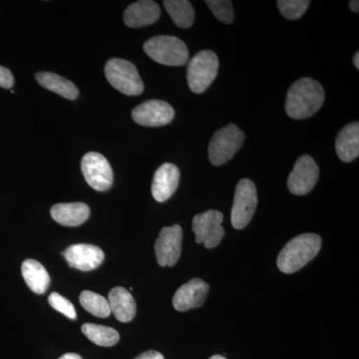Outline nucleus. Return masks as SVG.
<instances>
[{
    "label": "nucleus",
    "instance_id": "dca6fc26",
    "mask_svg": "<svg viewBox=\"0 0 359 359\" xmlns=\"http://www.w3.org/2000/svg\"><path fill=\"white\" fill-rule=\"evenodd\" d=\"M160 15V7L156 2L141 0L127 7L124 13V22L129 27H143L157 22Z\"/></svg>",
    "mask_w": 359,
    "mask_h": 359
},
{
    "label": "nucleus",
    "instance_id": "39448f33",
    "mask_svg": "<svg viewBox=\"0 0 359 359\" xmlns=\"http://www.w3.org/2000/svg\"><path fill=\"white\" fill-rule=\"evenodd\" d=\"M219 59L211 50H203L196 54L188 65L187 80L191 91L201 94L209 88L218 75Z\"/></svg>",
    "mask_w": 359,
    "mask_h": 359
},
{
    "label": "nucleus",
    "instance_id": "1a4fd4ad",
    "mask_svg": "<svg viewBox=\"0 0 359 359\" xmlns=\"http://www.w3.org/2000/svg\"><path fill=\"white\" fill-rule=\"evenodd\" d=\"M81 170L85 180L94 190H109L113 185V170L110 163L103 155L89 152L82 158Z\"/></svg>",
    "mask_w": 359,
    "mask_h": 359
},
{
    "label": "nucleus",
    "instance_id": "4468645a",
    "mask_svg": "<svg viewBox=\"0 0 359 359\" xmlns=\"http://www.w3.org/2000/svg\"><path fill=\"white\" fill-rule=\"evenodd\" d=\"M210 287L200 278H193L182 285L173 297V306L178 311L197 309L204 304Z\"/></svg>",
    "mask_w": 359,
    "mask_h": 359
},
{
    "label": "nucleus",
    "instance_id": "a878e982",
    "mask_svg": "<svg viewBox=\"0 0 359 359\" xmlns=\"http://www.w3.org/2000/svg\"><path fill=\"white\" fill-rule=\"evenodd\" d=\"M205 4L219 21L226 25L233 22L235 11L230 0H207Z\"/></svg>",
    "mask_w": 359,
    "mask_h": 359
},
{
    "label": "nucleus",
    "instance_id": "7ed1b4c3",
    "mask_svg": "<svg viewBox=\"0 0 359 359\" xmlns=\"http://www.w3.org/2000/svg\"><path fill=\"white\" fill-rule=\"evenodd\" d=\"M144 50L149 57L163 65L183 66L189 60L185 42L170 35H160L149 39L144 44Z\"/></svg>",
    "mask_w": 359,
    "mask_h": 359
},
{
    "label": "nucleus",
    "instance_id": "c756f323",
    "mask_svg": "<svg viewBox=\"0 0 359 359\" xmlns=\"http://www.w3.org/2000/svg\"><path fill=\"white\" fill-rule=\"evenodd\" d=\"M349 8L353 11V13H358L359 11V1L358 0H351L348 2Z\"/></svg>",
    "mask_w": 359,
    "mask_h": 359
},
{
    "label": "nucleus",
    "instance_id": "6ab92c4d",
    "mask_svg": "<svg viewBox=\"0 0 359 359\" xmlns=\"http://www.w3.org/2000/svg\"><path fill=\"white\" fill-rule=\"evenodd\" d=\"M335 150L339 159L349 163L359 155V124L353 122L346 125L337 135Z\"/></svg>",
    "mask_w": 359,
    "mask_h": 359
},
{
    "label": "nucleus",
    "instance_id": "9b49d317",
    "mask_svg": "<svg viewBox=\"0 0 359 359\" xmlns=\"http://www.w3.org/2000/svg\"><path fill=\"white\" fill-rule=\"evenodd\" d=\"M318 177L320 169L316 161L311 156H302L295 162L294 169L287 179L290 192L295 196L306 195L318 183Z\"/></svg>",
    "mask_w": 359,
    "mask_h": 359
},
{
    "label": "nucleus",
    "instance_id": "0eeeda50",
    "mask_svg": "<svg viewBox=\"0 0 359 359\" xmlns=\"http://www.w3.org/2000/svg\"><path fill=\"white\" fill-rule=\"evenodd\" d=\"M257 205V188L254 182L243 179L236 189L235 199L231 208V221L237 230L245 229L252 221Z\"/></svg>",
    "mask_w": 359,
    "mask_h": 359
},
{
    "label": "nucleus",
    "instance_id": "a211bd4d",
    "mask_svg": "<svg viewBox=\"0 0 359 359\" xmlns=\"http://www.w3.org/2000/svg\"><path fill=\"white\" fill-rule=\"evenodd\" d=\"M111 313L121 323H129L136 316V302L131 292L124 287H117L110 290L108 295Z\"/></svg>",
    "mask_w": 359,
    "mask_h": 359
},
{
    "label": "nucleus",
    "instance_id": "cd10ccee",
    "mask_svg": "<svg viewBox=\"0 0 359 359\" xmlns=\"http://www.w3.org/2000/svg\"><path fill=\"white\" fill-rule=\"evenodd\" d=\"M14 78L13 72L8 68L0 65V87L4 89L13 88Z\"/></svg>",
    "mask_w": 359,
    "mask_h": 359
},
{
    "label": "nucleus",
    "instance_id": "c85d7f7f",
    "mask_svg": "<svg viewBox=\"0 0 359 359\" xmlns=\"http://www.w3.org/2000/svg\"><path fill=\"white\" fill-rule=\"evenodd\" d=\"M134 359H165L164 356L162 355L160 353L155 351H146V353L140 354V355L137 356L136 358Z\"/></svg>",
    "mask_w": 359,
    "mask_h": 359
},
{
    "label": "nucleus",
    "instance_id": "f03ea898",
    "mask_svg": "<svg viewBox=\"0 0 359 359\" xmlns=\"http://www.w3.org/2000/svg\"><path fill=\"white\" fill-rule=\"evenodd\" d=\"M323 241L316 233H302L290 241L278 257V266L285 273L304 268L320 252Z\"/></svg>",
    "mask_w": 359,
    "mask_h": 359
},
{
    "label": "nucleus",
    "instance_id": "4be33fe9",
    "mask_svg": "<svg viewBox=\"0 0 359 359\" xmlns=\"http://www.w3.org/2000/svg\"><path fill=\"white\" fill-rule=\"evenodd\" d=\"M175 25L180 28H189L195 20V11L188 0H165L163 2Z\"/></svg>",
    "mask_w": 359,
    "mask_h": 359
},
{
    "label": "nucleus",
    "instance_id": "6e6552de",
    "mask_svg": "<svg viewBox=\"0 0 359 359\" xmlns=\"http://www.w3.org/2000/svg\"><path fill=\"white\" fill-rule=\"evenodd\" d=\"M223 221L224 215L217 210L196 215L193 219L196 243L204 245L207 249L218 247L224 237V229L222 226Z\"/></svg>",
    "mask_w": 359,
    "mask_h": 359
},
{
    "label": "nucleus",
    "instance_id": "f8f14e48",
    "mask_svg": "<svg viewBox=\"0 0 359 359\" xmlns=\"http://www.w3.org/2000/svg\"><path fill=\"white\" fill-rule=\"evenodd\" d=\"M132 117L141 126L161 127L172 122L175 117V111L165 101L149 100L135 107L132 111Z\"/></svg>",
    "mask_w": 359,
    "mask_h": 359
},
{
    "label": "nucleus",
    "instance_id": "393cba45",
    "mask_svg": "<svg viewBox=\"0 0 359 359\" xmlns=\"http://www.w3.org/2000/svg\"><path fill=\"white\" fill-rule=\"evenodd\" d=\"M278 11L283 18L287 20H299L309 8L311 1L309 0H278Z\"/></svg>",
    "mask_w": 359,
    "mask_h": 359
},
{
    "label": "nucleus",
    "instance_id": "bb28decb",
    "mask_svg": "<svg viewBox=\"0 0 359 359\" xmlns=\"http://www.w3.org/2000/svg\"><path fill=\"white\" fill-rule=\"evenodd\" d=\"M48 302L55 311L65 314L70 320H76V311H75L74 306L65 297L59 294L58 292H52L49 295Z\"/></svg>",
    "mask_w": 359,
    "mask_h": 359
},
{
    "label": "nucleus",
    "instance_id": "473e14b6",
    "mask_svg": "<svg viewBox=\"0 0 359 359\" xmlns=\"http://www.w3.org/2000/svg\"><path fill=\"white\" fill-rule=\"evenodd\" d=\"M210 359H226V358H224V356H222V355H214V356H212V358Z\"/></svg>",
    "mask_w": 359,
    "mask_h": 359
},
{
    "label": "nucleus",
    "instance_id": "aec40b11",
    "mask_svg": "<svg viewBox=\"0 0 359 359\" xmlns=\"http://www.w3.org/2000/svg\"><path fill=\"white\" fill-rule=\"evenodd\" d=\"M21 273L26 285L33 292L43 294L50 285V276L39 262L28 259L21 266Z\"/></svg>",
    "mask_w": 359,
    "mask_h": 359
},
{
    "label": "nucleus",
    "instance_id": "b1692460",
    "mask_svg": "<svg viewBox=\"0 0 359 359\" xmlns=\"http://www.w3.org/2000/svg\"><path fill=\"white\" fill-rule=\"evenodd\" d=\"M80 304L88 313L97 318H105L111 314V309L108 299L96 292L84 290L79 297Z\"/></svg>",
    "mask_w": 359,
    "mask_h": 359
},
{
    "label": "nucleus",
    "instance_id": "7c9ffc66",
    "mask_svg": "<svg viewBox=\"0 0 359 359\" xmlns=\"http://www.w3.org/2000/svg\"><path fill=\"white\" fill-rule=\"evenodd\" d=\"M59 359H83L79 354L76 353H66L65 355L61 356Z\"/></svg>",
    "mask_w": 359,
    "mask_h": 359
},
{
    "label": "nucleus",
    "instance_id": "2eb2a0df",
    "mask_svg": "<svg viewBox=\"0 0 359 359\" xmlns=\"http://www.w3.org/2000/svg\"><path fill=\"white\" fill-rule=\"evenodd\" d=\"M180 183V170L176 165L165 163L155 172L152 195L157 202H166L173 196Z\"/></svg>",
    "mask_w": 359,
    "mask_h": 359
},
{
    "label": "nucleus",
    "instance_id": "ddd939ff",
    "mask_svg": "<svg viewBox=\"0 0 359 359\" xmlns=\"http://www.w3.org/2000/svg\"><path fill=\"white\" fill-rule=\"evenodd\" d=\"M71 268L82 271H93L104 261V252L93 245L76 244L70 245L62 252Z\"/></svg>",
    "mask_w": 359,
    "mask_h": 359
},
{
    "label": "nucleus",
    "instance_id": "f257e3e1",
    "mask_svg": "<svg viewBox=\"0 0 359 359\" xmlns=\"http://www.w3.org/2000/svg\"><path fill=\"white\" fill-rule=\"evenodd\" d=\"M325 98V90L320 82L311 78H302L287 91L285 111L292 119H306L320 109Z\"/></svg>",
    "mask_w": 359,
    "mask_h": 359
},
{
    "label": "nucleus",
    "instance_id": "f3484780",
    "mask_svg": "<svg viewBox=\"0 0 359 359\" xmlns=\"http://www.w3.org/2000/svg\"><path fill=\"white\" fill-rule=\"evenodd\" d=\"M51 217L59 224L78 226L84 224L90 217V208L85 203H63L51 208Z\"/></svg>",
    "mask_w": 359,
    "mask_h": 359
},
{
    "label": "nucleus",
    "instance_id": "9d476101",
    "mask_svg": "<svg viewBox=\"0 0 359 359\" xmlns=\"http://www.w3.org/2000/svg\"><path fill=\"white\" fill-rule=\"evenodd\" d=\"M183 230L179 224L165 226L155 243V254L161 266H174L181 257Z\"/></svg>",
    "mask_w": 359,
    "mask_h": 359
},
{
    "label": "nucleus",
    "instance_id": "412c9836",
    "mask_svg": "<svg viewBox=\"0 0 359 359\" xmlns=\"http://www.w3.org/2000/svg\"><path fill=\"white\" fill-rule=\"evenodd\" d=\"M36 80L45 89L69 100H75L79 95V90L76 85L55 73L39 72L36 74Z\"/></svg>",
    "mask_w": 359,
    "mask_h": 359
},
{
    "label": "nucleus",
    "instance_id": "2f4dec72",
    "mask_svg": "<svg viewBox=\"0 0 359 359\" xmlns=\"http://www.w3.org/2000/svg\"><path fill=\"white\" fill-rule=\"evenodd\" d=\"M353 65L358 69H359V53L356 52L355 55L353 57Z\"/></svg>",
    "mask_w": 359,
    "mask_h": 359
},
{
    "label": "nucleus",
    "instance_id": "5701e85b",
    "mask_svg": "<svg viewBox=\"0 0 359 359\" xmlns=\"http://www.w3.org/2000/svg\"><path fill=\"white\" fill-rule=\"evenodd\" d=\"M81 330L92 342L99 346H114L120 339L117 330L104 325L85 323L82 325Z\"/></svg>",
    "mask_w": 359,
    "mask_h": 359
},
{
    "label": "nucleus",
    "instance_id": "423d86ee",
    "mask_svg": "<svg viewBox=\"0 0 359 359\" xmlns=\"http://www.w3.org/2000/svg\"><path fill=\"white\" fill-rule=\"evenodd\" d=\"M245 133L235 124L219 129L212 136L209 145V159L214 166H222L240 150Z\"/></svg>",
    "mask_w": 359,
    "mask_h": 359
},
{
    "label": "nucleus",
    "instance_id": "20e7f679",
    "mask_svg": "<svg viewBox=\"0 0 359 359\" xmlns=\"http://www.w3.org/2000/svg\"><path fill=\"white\" fill-rule=\"evenodd\" d=\"M105 75L109 83L125 95H140L144 91V83L136 66L128 60L110 59L105 65Z\"/></svg>",
    "mask_w": 359,
    "mask_h": 359
}]
</instances>
